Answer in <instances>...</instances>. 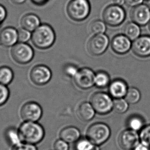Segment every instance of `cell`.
<instances>
[{"mask_svg": "<svg viewBox=\"0 0 150 150\" xmlns=\"http://www.w3.org/2000/svg\"><path fill=\"white\" fill-rule=\"evenodd\" d=\"M18 130L22 142L30 144H39L45 136L44 129L37 122H24Z\"/></svg>", "mask_w": 150, "mask_h": 150, "instance_id": "1", "label": "cell"}, {"mask_svg": "<svg viewBox=\"0 0 150 150\" xmlns=\"http://www.w3.org/2000/svg\"><path fill=\"white\" fill-rule=\"evenodd\" d=\"M56 35L52 27L46 24H41L31 35V40L33 45L40 49H47L52 46Z\"/></svg>", "mask_w": 150, "mask_h": 150, "instance_id": "2", "label": "cell"}, {"mask_svg": "<svg viewBox=\"0 0 150 150\" xmlns=\"http://www.w3.org/2000/svg\"><path fill=\"white\" fill-rule=\"evenodd\" d=\"M91 5L89 0H71L67 7V14L72 20L80 22L89 16Z\"/></svg>", "mask_w": 150, "mask_h": 150, "instance_id": "3", "label": "cell"}, {"mask_svg": "<svg viewBox=\"0 0 150 150\" xmlns=\"http://www.w3.org/2000/svg\"><path fill=\"white\" fill-rule=\"evenodd\" d=\"M109 127L103 122L92 124L87 131V138L96 146H100L105 143L111 136Z\"/></svg>", "mask_w": 150, "mask_h": 150, "instance_id": "4", "label": "cell"}, {"mask_svg": "<svg viewBox=\"0 0 150 150\" xmlns=\"http://www.w3.org/2000/svg\"><path fill=\"white\" fill-rule=\"evenodd\" d=\"M113 101L109 94L104 92H97L91 96L90 103L96 113L100 115H106L113 110Z\"/></svg>", "mask_w": 150, "mask_h": 150, "instance_id": "5", "label": "cell"}, {"mask_svg": "<svg viewBox=\"0 0 150 150\" xmlns=\"http://www.w3.org/2000/svg\"><path fill=\"white\" fill-rule=\"evenodd\" d=\"M126 12L122 6L112 4L105 7L103 12V18L106 24L117 27L122 24L125 20Z\"/></svg>", "mask_w": 150, "mask_h": 150, "instance_id": "6", "label": "cell"}, {"mask_svg": "<svg viewBox=\"0 0 150 150\" xmlns=\"http://www.w3.org/2000/svg\"><path fill=\"white\" fill-rule=\"evenodd\" d=\"M33 48L26 43H16L12 47L11 55L16 63L25 65L30 63L34 57Z\"/></svg>", "mask_w": 150, "mask_h": 150, "instance_id": "7", "label": "cell"}, {"mask_svg": "<svg viewBox=\"0 0 150 150\" xmlns=\"http://www.w3.org/2000/svg\"><path fill=\"white\" fill-rule=\"evenodd\" d=\"M109 44V39L107 35L103 34L94 35L87 43V50L91 54L99 56L107 50Z\"/></svg>", "mask_w": 150, "mask_h": 150, "instance_id": "8", "label": "cell"}, {"mask_svg": "<svg viewBox=\"0 0 150 150\" xmlns=\"http://www.w3.org/2000/svg\"><path fill=\"white\" fill-rule=\"evenodd\" d=\"M20 114L24 122H37L42 117L43 110L39 103L35 101H29L22 105Z\"/></svg>", "mask_w": 150, "mask_h": 150, "instance_id": "9", "label": "cell"}, {"mask_svg": "<svg viewBox=\"0 0 150 150\" xmlns=\"http://www.w3.org/2000/svg\"><path fill=\"white\" fill-rule=\"evenodd\" d=\"M138 132L127 129L120 134L118 143L120 148L124 150H133L140 142Z\"/></svg>", "mask_w": 150, "mask_h": 150, "instance_id": "10", "label": "cell"}, {"mask_svg": "<svg viewBox=\"0 0 150 150\" xmlns=\"http://www.w3.org/2000/svg\"><path fill=\"white\" fill-rule=\"evenodd\" d=\"M52 77V72L44 65L35 66L31 69L30 78L33 83L38 86L45 85L49 83Z\"/></svg>", "mask_w": 150, "mask_h": 150, "instance_id": "11", "label": "cell"}, {"mask_svg": "<svg viewBox=\"0 0 150 150\" xmlns=\"http://www.w3.org/2000/svg\"><path fill=\"white\" fill-rule=\"evenodd\" d=\"M96 73L89 68L79 69L76 75L74 77L76 85L81 89H88L94 85Z\"/></svg>", "mask_w": 150, "mask_h": 150, "instance_id": "12", "label": "cell"}, {"mask_svg": "<svg viewBox=\"0 0 150 150\" xmlns=\"http://www.w3.org/2000/svg\"><path fill=\"white\" fill-rule=\"evenodd\" d=\"M131 49L134 54L138 57L146 58L150 57V35H140L133 41Z\"/></svg>", "mask_w": 150, "mask_h": 150, "instance_id": "13", "label": "cell"}, {"mask_svg": "<svg viewBox=\"0 0 150 150\" xmlns=\"http://www.w3.org/2000/svg\"><path fill=\"white\" fill-rule=\"evenodd\" d=\"M132 22L139 26H144L150 22V9L144 4L133 7L130 12Z\"/></svg>", "mask_w": 150, "mask_h": 150, "instance_id": "14", "label": "cell"}, {"mask_svg": "<svg viewBox=\"0 0 150 150\" xmlns=\"http://www.w3.org/2000/svg\"><path fill=\"white\" fill-rule=\"evenodd\" d=\"M131 41L124 34L116 35L112 39V49L117 54H125L131 49Z\"/></svg>", "mask_w": 150, "mask_h": 150, "instance_id": "15", "label": "cell"}, {"mask_svg": "<svg viewBox=\"0 0 150 150\" xmlns=\"http://www.w3.org/2000/svg\"><path fill=\"white\" fill-rule=\"evenodd\" d=\"M18 42V30L13 27H6L0 32V44L5 47H13Z\"/></svg>", "mask_w": 150, "mask_h": 150, "instance_id": "16", "label": "cell"}, {"mask_svg": "<svg viewBox=\"0 0 150 150\" xmlns=\"http://www.w3.org/2000/svg\"><path fill=\"white\" fill-rule=\"evenodd\" d=\"M109 94L114 99L125 98L129 87L126 81L122 79H115L108 86Z\"/></svg>", "mask_w": 150, "mask_h": 150, "instance_id": "17", "label": "cell"}, {"mask_svg": "<svg viewBox=\"0 0 150 150\" xmlns=\"http://www.w3.org/2000/svg\"><path fill=\"white\" fill-rule=\"evenodd\" d=\"M21 25L23 28L33 32L41 25V21L36 14L30 13L23 16L21 20Z\"/></svg>", "mask_w": 150, "mask_h": 150, "instance_id": "18", "label": "cell"}, {"mask_svg": "<svg viewBox=\"0 0 150 150\" xmlns=\"http://www.w3.org/2000/svg\"><path fill=\"white\" fill-rule=\"evenodd\" d=\"M96 111L90 103L83 102L77 108L78 117L83 122H89L93 118Z\"/></svg>", "mask_w": 150, "mask_h": 150, "instance_id": "19", "label": "cell"}, {"mask_svg": "<svg viewBox=\"0 0 150 150\" xmlns=\"http://www.w3.org/2000/svg\"><path fill=\"white\" fill-rule=\"evenodd\" d=\"M59 137L61 139L67 143H73L76 142L80 138L81 133L77 128L69 126L61 130Z\"/></svg>", "mask_w": 150, "mask_h": 150, "instance_id": "20", "label": "cell"}, {"mask_svg": "<svg viewBox=\"0 0 150 150\" xmlns=\"http://www.w3.org/2000/svg\"><path fill=\"white\" fill-rule=\"evenodd\" d=\"M126 125L129 129L139 132L145 126V121L142 116L138 114H133L128 117Z\"/></svg>", "mask_w": 150, "mask_h": 150, "instance_id": "21", "label": "cell"}, {"mask_svg": "<svg viewBox=\"0 0 150 150\" xmlns=\"http://www.w3.org/2000/svg\"><path fill=\"white\" fill-rule=\"evenodd\" d=\"M140 26L136 23L131 22L127 23L123 28V34L131 41H134L141 34Z\"/></svg>", "mask_w": 150, "mask_h": 150, "instance_id": "22", "label": "cell"}, {"mask_svg": "<svg viewBox=\"0 0 150 150\" xmlns=\"http://www.w3.org/2000/svg\"><path fill=\"white\" fill-rule=\"evenodd\" d=\"M5 137L7 142L11 146L18 145L22 142L18 129L14 127H10L6 129Z\"/></svg>", "mask_w": 150, "mask_h": 150, "instance_id": "23", "label": "cell"}, {"mask_svg": "<svg viewBox=\"0 0 150 150\" xmlns=\"http://www.w3.org/2000/svg\"><path fill=\"white\" fill-rule=\"evenodd\" d=\"M111 83L110 76L105 71H100L96 73L94 85L98 88H105Z\"/></svg>", "mask_w": 150, "mask_h": 150, "instance_id": "24", "label": "cell"}, {"mask_svg": "<svg viewBox=\"0 0 150 150\" xmlns=\"http://www.w3.org/2000/svg\"><path fill=\"white\" fill-rule=\"evenodd\" d=\"M14 78V73L8 66L0 67V83L7 86L12 82Z\"/></svg>", "mask_w": 150, "mask_h": 150, "instance_id": "25", "label": "cell"}, {"mask_svg": "<svg viewBox=\"0 0 150 150\" xmlns=\"http://www.w3.org/2000/svg\"><path fill=\"white\" fill-rule=\"evenodd\" d=\"M124 98L129 104L134 105L138 103L141 99V93L137 88H129Z\"/></svg>", "mask_w": 150, "mask_h": 150, "instance_id": "26", "label": "cell"}, {"mask_svg": "<svg viewBox=\"0 0 150 150\" xmlns=\"http://www.w3.org/2000/svg\"><path fill=\"white\" fill-rule=\"evenodd\" d=\"M106 25L104 21L96 20L92 21L89 26L90 32L93 35L103 34L106 31Z\"/></svg>", "mask_w": 150, "mask_h": 150, "instance_id": "27", "label": "cell"}, {"mask_svg": "<svg viewBox=\"0 0 150 150\" xmlns=\"http://www.w3.org/2000/svg\"><path fill=\"white\" fill-rule=\"evenodd\" d=\"M76 150H100L98 146L94 144L87 138H79L76 142Z\"/></svg>", "mask_w": 150, "mask_h": 150, "instance_id": "28", "label": "cell"}, {"mask_svg": "<svg viewBox=\"0 0 150 150\" xmlns=\"http://www.w3.org/2000/svg\"><path fill=\"white\" fill-rule=\"evenodd\" d=\"M129 103L125 98L115 99L113 101V109L118 113L122 114L128 111Z\"/></svg>", "mask_w": 150, "mask_h": 150, "instance_id": "29", "label": "cell"}, {"mask_svg": "<svg viewBox=\"0 0 150 150\" xmlns=\"http://www.w3.org/2000/svg\"><path fill=\"white\" fill-rule=\"evenodd\" d=\"M140 142H142L150 149V124L145 125L139 133Z\"/></svg>", "mask_w": 150, "mask_h": 150, "instance_id": "30", "label": "cell"}, {"mask_svg": "<svg viewBox=\"0 0 150 150\" xmlns=\"http://www.w3.org/2000/svg\"><path fill=\"white\" fill-rule=\"evenodd\" d=\"M10 91L7 86L0 83V107L4 105L8 101Z\"/></svg>", "mask_w": 150, "mask_h": 150, "instance_id": "31", "label": "cell"}, {"mask_svg": "<svg viewBox=\"0 0 150 150\" xmlns=\"http://www.w3.org/2000/svg\"><path fill=\"white\" fill-rule=\"evenodd\" d=\"M31 32L25 29H19L18 30V42L20 43H26L31 39Z\"/></svg>", "mask_w": 150, "mask_h": 150, "instance_id": "32", "label": "cell"}, {"mask_svg": "<svg viewBox=\"0 0 150 150\" xmlns=\"http://www.w3.org/2000/svg\"><path fill=\"white\" fill-rule=\"evenodd\" d=\"M79 70V68L75 65L69 64L66 66L64 68V71L65 74L70 77H74L76 75L78 71Z\"/></svg>", "mask_w": 150, "mask_h": 150, "instance_id": "33", "label": "cell"}, {"mask_svg": "<svg viewBox=\"0 0 150 150\" xmlns=\"http://www.w3.org/2000/svg\"><path fill=\"white\" fill-rule=\"evenodd\" d=\"M11 150H38L35 144L22 142L20 144L12 146Z\"/></svg>", "mask_w": 150, "mask_h": 150, "instance_id": "34", "label": "cell"}, {"mask_svg": "<svg viewBox=\"0 0 150 150\" xmlns=\"http://www.w3.org/2000/svg\"><path fill=\"white\" fill-rule=\"evenodd\" d=\"M54 150H68V143L61 139L57 140L54 144Z\"/></svg>", "mask_w": 150, "mask_h": 150, "instance_id": "35", "label": "cell"}, {"mask_svg": "<svg viewBox=\"0 0 150 150\" xmlns=\"http://www.w3.org/2000/svg\"><path fill=\"white\" fill-rule=\"evenodd\" d=\"M7 16V11L5 7L2 4H0V26L6 20Z\"/></svg>", "mask_w": 150, "mask_h": 150, "instance_id": "36", "label": "cell"}, {"mask_svg": "<svg viewBox=\"0 0 150 150\" xmlns=\"http://www.w3.org/2000/svg\"><path fill=\"white\" fill-rule=\"evenodd\" d=\"M144 2V0H125V4L129 7H134L142 4Z\"/></svg>", "mask_w": 150, "mask_h": 150, "instance_id": "37", "label": "cell"}, {"mask_svg": "<svg viewBox=\"0 0 150 150\" xmlns=\"http://www.w3.org/2000/svg\"><path fill=\"white\" fill-rule=\"evenodd\" d=\"M133 150H150V149L146 144L140 142Z\"/></svg>", "mask_w": 150, "mask_h": 150, "instance_id": "38", "label": "cell"}, {"mask_svg": "<svg viewBox=\"0 0 150 150\" xmlns=\"http://www.w3.org/2000/svg\"><path fill=\"white\" fill-rule=\"evenodd\" d=\"M12 3L16 5H21L25 2L26 0H10Z\"/></svg>", "mask_w": 150, "mask_h": 150, "instance_id": "39", "label": "cell"}, {"mask_svg": "<svg viewBox=\"0 0 150 150\" xmlns=\"http://www.w3.org/2000/svg\"><path fill=\"white\" fill-rule=\"evenodd\" d=\"M114 4L122 6L125 3V0H112Z\"/></svg>", "mask_w": 150, "mask_h": 150, "instance_id": "40", "label": "cell"}, {"mask_svg": "<svg viewBox=\"0 0 150 150\" xmlns=\"http://www.w3.org/2000/svg\"><path fill=\"white\" fill-rule=\"evenodd\" d=\"M47 0H32L33 2L37 4H42L46 2Z\"/></svg>", "mask_w": 150, "mask_h": 150, "instance_id": "41", "label": "cell"}, {"mask_svg": "<svg viewBox=\"0 0 150 150\" xmlns=\"http://www.w3.org/2000/svg\"><path fill=\"white\" fill-rule=\"evenodd\" d=\"M144 4L150 9V0H144Z\"/></svg>", "mask_w": 150, "mask_h": 150, "instance_id": "42", "label": "cell"}, {"mask_svg": "<svg viewBox=\"0 0 150 150\" xmlns=\"http://www.w3.org/2000/svg\"><path fill=\"white\" fill-rule=\"evenodd\" d=\"M148 29L149 30V31L150 32V22H149V23L148 24Z\"/></svg>", "mask_w": 150, "mask_h": 150, "instance_id": "43", "label": "cell"}, {"mask_svg": "<svg viewBox=\"0 0 150 150\" xmlns=\"http://www.w3.org/2000/svg\"></svg>", "mask_w": 150, "mask_h": 150, "instance_id": "44", "label": "cell"}]
</instances>
